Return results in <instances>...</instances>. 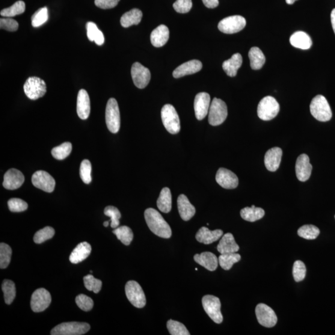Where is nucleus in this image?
<instances>
[{
    "label": "nucleus",
    "mask_w": 335,
    "mask_h": 335,
    "mask_svg": "<svg viewBox=\"0 0 335 335\" xmlns=\"http://www.w3.org/2000/svg\"><path fill=\"white\" fill-rule=\"evenodd\" d=\"M144 216L148 227L154 234L162 238H170L172 235L170 226L156 210L147 209L145 210Z\"/></svg>",
    "instance_id": "nucleus-1"
},
{
    "label": "nucleus",
    "mask_w": 335,
    "mask_h": 335,
    "mask_svg": "<svg viewBox=\"0 0 335 335\" xmlns=\"http://www.w3.org/2000/svg\"><path fill=\"white\" fill-rule=\"evenodd\" d=\"M311 114L320 122H327L332 117V111L327 99L324 96L317 95L310 105Z\"/></svg>",
    "instance_id": "nucleus-2"
},
{
    "label": "nucleus",
    "mask_w": 335,
    "mask_h": 335,
    "mask_svg": "<svg viewBox=\"0 0 335 335\" xmlns=\"http://www.w3.org/2000/svg\"><path fill=\"white\" fill-rule=\"evenodd\" d=\"M280 106L273 97L268 96L260 101L257 108L258 115L263 121H270L277 117Z\"/></svg>",
    "instance_id": "nucleus-3"
},
{
    "label": "nucleus",
    "mask_w": 335,
    "mask_h": 335,
    "mask_svg": "<svg viewBox=\"0 0 335 335\" xmlns=\"http://www.w3.org/2000/svg\"><path fill=\"white\" fill-rule=\"evenodd\" d=\"M90 325L84 322H65L53 328L52 335H82L90 330Z\"/></svg>",
    "instance_id": "nucleus-4"
},
{
    "label": "nucleus",
    "mask_w": 335,
    "mask_h": 335,
    "mask_svg": "<svg viewBox=\"0 0 335 335\" xmlns=\"http://www.w3.org/2000/svg\"><path fill=\"white\" fill-rule=\"evenodd\" d=\"M162 120L165 129L171 134H176L180 131V121L175 108L171 105L163 107L161 111Z\"/></svg>",
    "instance_id": "nucleus-5"
},
{
    "label": "nucleus",
    "mask_w": 335,
    "mask_h": 335,
    "mask_svg": "<svg viewBox=\"0 0 335 335\" xmlns=\"http://www.w3.org/2000/svg\"><path fill=\"white\" fill-rule=\"evenodd\" d=\"M106 123L107 127L112 133H117L120 129V111L117 101L110 98L107 103L106 109Z\"/></svg>",
    "instance_id": "nucleus-6"
},
{
    "label": "nucleus",
    "mask_w": 335,
    "mask_h": 335,
    "mask_svg": "<svg viewBox=\"0 0 335 335\" xmlns=\"http://www.w3.org/2000/svg\"><path fill=\"white\" fill-rule=\"evenodd\" d=\"M228 115L226 104L221 99L213 98L209 111V123L210 125H221L226 120Z\"/></svg>",
    "instance_id": "nucleus-7"
},
{
    "label": "nucleus",
    "mask_w": 335,
    "mask_h": 335,
    "mask_svg": "<svg viewBox=\"0 0 335 335\" xmlns=\"http://www.w3.org/2000/svg\"><path fill=\"white\" fill-rule=\"evenodd\" d=\"M24 91L28 98L36 100L45 95L47 86L43 80L36 76L29 77L24 85Z\"/></svg>",
    "instance_id": "nucleus-8"
},
{
    "label": "nucleus",
    "mask_w": 335,
    "mask_h": 335,
    "mask_svg": "<svg viewBox=\"0 0 335 335\" xmlns=\"http://www.w3.org/2000/svg\"><path fill=\"white\" fill-rule=\"evenodd\" d=\"M202 303L204 310L213 322L218 324L223 322L220 299L215 296L207 295L204 296Z\"/></svg>",
    "instance_id": "nucleus-9"
},
{
    "label": "nucleus",
    "mask_w": 335,
    "mask_h": 335,
    "mask_svg": "<svg viewBox=\"0 0 335 335\" xmlns=\"http://www.w3.org/2000/svg\"><path fill=\"white\" fill-rule=\"evenodd\" d=\"M127 299L133 306L141 309L146 305V298L142 287L134 281L127 282L125 287Z\"/></svg>",
    "instance_id": "nucleus-10"
},
{
    "label": "nucleus",
    "mask_w": 335,
    "mask_h": 335,
    "mask_svg": "<svg viewBox=\"0 0 335 335\" xmlns=\"http://www.w3.org/2000/svg\"><path fill=\"white\" fill-rule=\"evenodd\" d=\"M246 25L247 22L244 17L239 15L231 16L221 21L218 28L223 33L232 34L241 31Z\"/></svg>",
    "instance_id": "nucleus-11"
},
{
    "label": "nucleus",
    "mask_w": 335,
    "mask_h": 335,
    "mask_svg": "<svg viewBox=\"0 0 335 335\" xmlns=\"http://www.w3.org/2000/svg\"><path fill=\"white\" fill-rule=\"evenodd\" d=\"M51 301V295L48 290L44 288L38 289L32 295L31 309L34 312H43L48 308Z\"/></svg>",
    "instance_id": "nucleus-12"
},
{
    "label": "nucleus",
    "mask_w": 335,
    "mask_h": 335,
    "mask_svg": "<svg viewBox=\"0 0 335 335\" xmlns=\"http://www.w3.org/2000/svg\"><path fill=\"white\" fill-rule=\"evenodd\" d=\"M255 312L258 321L263 327L271 328L277 324L278 317L274 311L268 305L264 304L258 305Z\"/></svg>",
    "instance_id": "nucleus-13"
},
{
    "label": "nucleus",
    "mask_w": 335,
    "mask_h": 335,
    "mask_svg": "<svg viewBox=\"0 0 335 335\" xmlns=\"http://www.w3.org/2000/svg\"><path fill=\"white\" fill-rule=\"evenodd\" d=\"M131 75L133 84L139 89L146 87L150 81V70L139 62H135L132 65Z\"/></svg>",
    "instance_id": "nucleus-14"
},
{
    "label": "nucleus",
    "mask_w": 335,
    "mask_h": 335,
    "mask_svg": "<svg viewBox=\"0 0 335 335\" xmlns=\"http://www.w3.org/2000/svg\"><path fill=\"white\" fill-rule=\"evenodd\" d=\"M32 183L37 188L47 192H52L55 189V180L45 171L35 172L32 176Z\"/></svg>",
    "instance_id": "nucleus-15"
},
{
    "label": "nucleus",
    "mask_w": 335,
    "mask_h": 335,
    "mask_svg": "<svg viewBox=\"0 0 335 335\" xmlns=\"http://www.w3.org/2000/svg\"><path fill=\"white\" fill-rule=\"evenodd\" d=\"M215 180L219 185L225 189H235L239 185V179L236 174L224 168L219 169Z\"/></svg>",
    "instance_id": "nucleus-16"
},
{
    "label": "nucleus",
    "mask_w": 335,
    "mask_h": 335,
    "mask_svg": "<svg viewBox=\"0 0 335 335\" xmlns=\"http://www.w3.org/2000/svg\"><path fill=\"white\" fill-rule=\"evenodd\" d=\"M210 97L208 93H200L195 97L194 108L195 117L199 121L204 120L209 113Z\"/></svg>",
    "instance_id": "nucleus-17"
},
{
    "label": "nucleus",
    "mask_w": 335,
    "mask_h": 335,
    "mask_svg": "<svg viewBox=\"0 0 335 335\" xmlns=\"http://www.w3.org/2000/svg\"><path fill=\"white\" fill-rule=\"evenodd\" d=\"M312 171V165L310 164L309 156L302 154L296 161L295 173L298 179L305 182L310 179Z\"/></svg>",
    "instance_id": "nucleus-18"
},
{
    "label": "nucleus",
    "mask_w": 335,
    "mask_h": 335,
    "mask_svg": "<svg viewBox=\"0 0 335 335\" xmlns=\"http://www.w3.org/2000/svg\"><path fill=\"white\" fill-rule=\"evenodd\" d=\"M24 182H25V176L22 172L16 169L12 168L5 173L3 185L8 190H14L19 188L23 185Z\"/></svg>",
    "instance_id": "nucleus-19"
},
{
    "label": "nucleus",
    "mask_w": 335,
    "mask_h": 335,
    "mask_svg": "<svg viewBox=\"0 0 335 335\" xmlns=\"http://www.w3.org/2000/svg\"><path fill=\"white\" fill-rule=\"evenodd\" d=\"M283 156V150L280 147H273L267 151L265 156V167L269 171L274 172L278 170Z\"/></svg>",
    "instance_id": "nucleus-20"
},
{
    "label": "nucleus",
    "mask_w": 335,
    "mask_h": 335,
    "mask_svg": "<svg viewBox=\"0 0 335 335\" xmlns=\"http://www.w3.org/2000/svg\"><path fill=\"white\" fill-rule=\"evenodd\" d=\"M203 64L200 61L192 60L185 62L180 65L174 70L173 75L174 78H179L186 75H192L202 69Z\"/></svg>",
    "instance_id": "nucleus-21"
},
{
    "label": "nucleus",
    "mask_w": 335,
    "mask_h": 335,
    "mask_svg": "<svg viewBox=\"0 0 335 335\" xmlns=\"http://www.w3.org/2000/svg\"><path fill=\"white\" fill-rule=\"evenodd\" d=\"M90 100L87 91L80 90L77 97L76 111L80 119L87 120L90 114Z\"/></svg>",
    "instance_id": "nucleus-22"
},
{
    "label": "nucleus",
    "mask_w": 335,
    "mask_h": 335,
    "mask_svg": "<svg viewBox=\"0 0 335 335\" xmlns=\"http://www.w3.org/2000/svg\"><path fill=\"white\" fill-rule=\"evenodd\" d=\"M223 231L220 229L210 230L208 228L201 227L195 235V239L199 242L202 244L209 245L218 241L223 236Z\"/></svg>",
    "instance_id": "nucleus-23"
},
{
    "label": "nucleus",
    "mask_w": 335,
    "mask_h": 335,
    "mask_svg": "<svg viewBox=\"0 0 335 335\" xmlns=\"http://www.w3.org/2000/svg\"><path fill=\"white\" fill-rule=\"evenodd\" d=\"M194 260L199 265L204 267L207 270L213 271L218 268L219 259L214 254L210 252H203L201 254H195Z\"/></svg>",
    "instance_id": "nucleus-24"
},
{
    "label": "nucleus",
    "mask_w": 335,
    "mask_h": 335,
    "mask_svg": "<svg viewBox=\"0 0 335 335\" xmlns=\"http://www.w3.org/2000/svg\"><path fill=\"white\" fill-rule=\"evenodd\" d=\"M177 203L181 218L185 221L190 220L195 214V209L189 202L188 198L185 195L181 194L178 198Z\"/></svg>",
    "instance_id": "nucleus-25"
},
{
    "label": "nucleus",
    "mask_w": 335,
    "mask_h": 335,
    "mask_svg": "<svg viewBox=\"0 0 335 335\" xmlns=\"http://www.w3.org/2000/svg\"><path fill=\"white\" fill-rule=\"evenodd\" d=\"M170 37V31L167 26L162 25L154 29L150 35L151 43L155 47L165 45Z\"/></svg>",
    "instance_id": "nucleus-26"
},
{
    "label": "nucleus",
    "mask_w": 335,
    "mask_h": 335,
    "mask_svg": "<svg viewBox=\"0 0 335 335\" xmlns=\"http://www.w3.org/2000/svg\"><path fill=\"white\" fill-rule=\"evenodd\" d=\"M239 246L237 244L232 233H227L222 236L218 245V250L221 254L237 253L239 250Z\"/></svg>",
    "instance_id": "nucleus-27"
},
{
    "label": "nucleus",
    "mask_w": 335,
    "mask_h": 335,
    "mask_svg": "<svg viewBox=\"0 0 335 335\" xmlns=\"http://www.w3.org/2000/svg\"><path fill=\"white\" fill-rule=\"evenodd\" d=\"M91 252V247L87 242L80 243L71 253L69 260L73 264H78L87 259Z\"/></svg>",
    "instance_id": "nucleus-28"
},
{
    "label": "nucleus",
    "mask_w": 335,
    "mask_h": 335,
    "mask_svg": "<svg viewBox=\"0 0 335 335\" xmlns=\"http://www.w3.org/2000/svg\"><path fill=\"white\" fill-rule=\"evenodd\" d=\"M290 43L296 48L309 49L312 46V41L309 34L303 31L295 32L290 37Z\"/></svg>",
    "instance_id": "nucleus-29"
},
{
    "label": "nucleus",
    "mask_w": 335,
    "mask_h": 335,
    "mask_svg": "<svg viewBox=\"0 0 335 335\" xmlns=\"http://www.w3.org/2000/svg\"><path fill=\"white\" fill-rule=\"evenodd\" d=\"M243 59L241 54L237 53L232 56L229 60L225 61L222 64L225 72L230 77L235 76L238 70L241 67Z\"/></svg>",
    "instance_id": "nucleus-30"
},
{
    "label": "nucleus",
    "mask_w": 335,
    "mask_h": 335,
    "mask_svg": "<svg viewBox=\"0 0 335 335\" xmlns=\"http://www.w3.org/2000/svg\"><path fill=\"white\" fill-rule=\"evenodd\" d=\"M143 14L139 9L134 8L126 12L121 18V25L124 28H129L132 25H137L141 23Z\"/></svg>",
    "instance_id": "nucleus-31"
},
{
    "label": "nucleus",
    "mask_w": 335,
    "mask_h": 335,
    "mask_svg": "<svg viewBox=\"0 0 335 335\" xmlns=\"http://www.w3.org/2000/svg\"><path fill=\"white\" fill-rule=\"evenodd\" d=\"M248 57L250 61L251 68L253 70L262 69L266 62L265 56L259 47H252L249 51Z\"/></svg>",
    "instance_id": "nucleus-32"
},
{
    "label": "nucleus",
    "mask_w": 335,
    "mask_h": 335,
    "mask_svg": "<svg viewBox=\"0 0 335 335\" xmlns=\"http://www.w3.org/2000/svg\"><path fill=\"white\" fill-rule=\"evenodd\" d=\"M265 210L260 207L252 206L247 207L241 210L240 215L243 219L248 222H253L260 220L265 215Z\"/></svg>",
    "instance_id": "nucleus-33"
},
{
    "label": "nucleus",
    "mask_w": 335,
    "mask_h": 335,
    "mask_svg": "<svg viewBox=\"0 0 335 335\" xmlns=\"http://www.w3.org/2000/svg\"><path fill=\"white\" fill-rule=\"evenodd\" d=\"M157 207L162 212L168 213L171 211L172 207V198L170 189L164 188L160 192L156 202Z\"/></svg>",
    "instance_id": "nucleus-34"
},
{
    "label": "nucleus",
    "mask_w": 335,
    "mask_h": 335,
    "mask_svg": "<svg viewBox=\"0 0 335 335\" xmlns=\"http://www.w3.org/2000/svg\"><path fill=\"white\" fill-rule=\"evenodd\" d=\"M219 264L224 270H229L234 265L241 260V256L237 253L221 254L219 257Z\"/></svg>",
    "instance_id": "nucleus-35"
},
{
    "label": "nucleus",
    "mask_w": 335,
    "mask_h": 335,
    "mask_svg": "<svg viewBox=\"0 0 335 335\" xmlns=\"http://www.w3.org/2000/svg\"><path fill=\"white\" fill-rule=\"evenodd\" d=\"M2 290L4 293L5 303L8 305L13 303L16 294V286L14 282L11 280H4L2 284Z\"/></svg>",
    "instance_id": "nucleus-36"
},
{
    "label": "nucleus",
    "mask_w": 335,
    "mask_h": 335,
    "mask_svg": "<svg viewBox=\"0 0 335 335\" xmlns=\"http://www.w3.org/2000/svg\"><path fill=\"white\" fill-rule=\"evenodd\" d=\"M112 232L116 235L117 239L120 240L124 245H129L132 241L133 234L132 230L129 227H118Z\"/></svg>",
    "instance_id": "nucleus-37"
},
{
    "label": "nucleus",
    "mask_w": 335,
    "mask_h": 335,
    "mask_svg": "<svg viewBox=\"0 0 335 335\" xmlns=\"http://www.w3.org/2000/svg\"><path fill=\"white\" fill-rule=\"evenodd\" d=\"M320 232L319 228L313 225H305L298 231L299 236L307 240L317 239Z\"/></svg>",
    "instance_id": "nucleus-38"
},
{
    "label": "nucleus",
    "mask_w": 335,
    "mask_h": 335,
    "mask_svg": "<svg viewBox=\"0 0 335 335\" xmlns=\"http://www.w3.org/2000/svg\"><path fill=\"white\" fill-rule=\"evenodd\" d=\"M72 150V144L70 142H65L59 146L53 148L52 150V155L55 159L62 160L66 159L70 155Z\"/></svg>",
    "instance_id": "nucleus-39"
},
{
    "label": "nucleus",
    "mask_w": 335,
    "mask_h": 335,
    "mask_svg": "<svg viewBox=\"0 0 335 335\" xmlns=\"http://www.w3.org/2000/svg\"><path fill=\"white\" fill-rule=\"evenodd\" d=\"M26 5L23 1L16 2L11 7L4 9L1 11V16L4 17H13L22 14L25 11Z\"/></svg>",
    "instance_id": "nucleus-40"
},
{
    "label": "nucleus",
    "mask_w": 335,
    "mask_h": 335,
    "mask_svg": "<svg viewBox=\"0 0 335 335\" xmlns=\"http://www.w3.org/2000/svg\"><path fill=\"white\" fill-rule=\"evenodd\" d=\"M12 255V250L10 246L1 243L0 244V268H7L10 265Z\"/></svg>",
    "instance_id": "nucleus-41"
},
{
    "label": "nucleus",
    "mask_w": 335,
    "mask_h": 335,
    "mask_svg": "<svg viewBox=\"0 0 335 335\" xmlns=\"http://www.w3.org/2000/svg\"><path fill=\"white\" fill-rule=\"evenodd\" d=\"M49 19L48 10L46 7L40 9L32 15V26L38 28L45 24Z\"/></svg>",
    "instance_id": "nucleus-42"
},
{
    "label": "nucleus",
    "mask_w": 335,
    "mask_h": 335,
    "mask_svg": "<svg viewBox=\"0 0 335 335\" xmlns=\"http://www.w3.org/2000/svg\"><path fill=\"white\" fill-rule=\"evenodd\" d=\"M167 328L171 335H189L188 330L182 323L173 320L167 322Z\"/></svg>",
    "instance_id": "nucleus-43"
},
{
    "label": "nucleus",
    "mask_w": 335,
    "mask_h": 335,
    "mask_svg": "<svg viewBox=\"0 0 335 335\" xmlns=\"http://www.w3.org/2000/svg\"><path fill=\"white\" fill-rule=\"evenodd\" d=\"M55 234V230L51 227H46L44 229L37 231L34 237V242L35 244H40L52 239Z\"/></svg>",
    "instance_id": "nucleus-44"
},
{
    "label": "nucleus",
    "mask_w": 335,
    "mask_h": 335,
    "mask_svg": "<svg viewBox=\"0 0 335 335\" xmlns=\"http://www.w3.org/2000/svg\"><path fill=\"white\" fill-rule=\"evenodd\" d=\"M86 288L90 291L98 293L102 287V281L94 278L93 275L88 274L84 278Z\"/></svg>",
    "instance_id": "nucleus-45"
},
{
    "label": "nucleus",
    "mask_w": 335,
    "mask_h": 335,
    "mask_svg": "<svg viewBox=\"0 0 335 335\" xmlns=\"http://www.w3.org/2000/svg\"><path fill=\"white\" fill-rule=\"evenodd\" d=\"M106 216L111 218V227L115 229L120 225V219L121 218V212L116 207L114 206L106 207L104 210Z\"/></svg>",
    "instance_id": "nucleus-46"
},
{
    "label": "nucleus",
    "mask_w": 335,
    "mask_h": 335,
    "mask_svg": "<svg viewBox=\"0 0 335 335\" xmlns=\"http://www.w3.org/2000/svg\"><path fill=\"white\" fill-rule=\"evenodd\" d=\"M91 164L88 160H84L81 163L80 168V177L83 182L85 184H90L91 182Z\"/></svg>",
    "instance_id": "nucleus-47"
},
{
    "label": "nucleus",
    "mask_w": 335,
    "mask_h": 335,
    "mask_svg": "<svg viewBox=\"0 0 335 335\" xmlns=\"http://www.w3.org/2000/svg\"><path fill=\"white\" fill-rule=\"evenodd\" d=\"M306 267L301 261H296L293 264V275L296 282L303 281L306 275Z\"/></svg>",
    "instance_id": "nucleus-48"
},
{
    "label": "nucleus",
    "mask_w": 335,
    "mask_h": 335,
    "mask_svg": "<svg viewBox=\"0 0 335 335\" xmlns=\"http://www.w3.org/2000/svg\"><path fill=\"white\" fill-rule=\"evenodd\" d=\"M8 205L10 211L13 212L25 211L28 207V204L19 198L11 199L8 201Z\"/></svg>",
    "instance_id": "nucleus-49"
},
{
    "label": "nucleus",
    "mask_w": 335,
    "mask_h": 335,
    "mask_svg": "<svg viewBox=\"0 0 335 335\" xmlns=\"http://www.w3.org/2000/svg\"><path fill=\"white\" fill-rule=\"evenodd\" d=\"M76 304L80 309L88 312L93 307V301L88 296L85 294H80L76 298Z\"/></svg>",
    "instance_id": "nucleus-50"
},
{
    "label": "nucleus",
    "mask_w": 335,
    "mask_h": 335,
    "mask_svg": "<svg viewBox=\"0 0 335 335\" xmlns=\"http://www.w3.org/2000/svg\"><path fill=\"white\" fill-rule=\"evenodd\" d=\"M192 7V0H177L173 4L174 10L179 13H188Z\"/></svg>",
    "instance_id": "nucleus-51"
},
{
    "label": "nucleus",
    "mask_w": 335,
    "mask_h": 335,
    "mask_svg": "<svg viewBox=\"0 0 335 335\" xmlns=\"http://www.w3.org/2000/svg\"><path fill=\"white\" fill-rule=\"evenodd\" d=\"M19 24L16 21L11 18H1L0 28L8 31L14 32L18 29Z\"/></svg>",
    "instance_id": "nucleus-52"
},
{
    "label": "nucleus",
    "mask_w": 335,
    "mask_h": 335,
    "mask_svg": "<svg viewBox=\"0 0 335 335\" xmlns=\"http://www.w3.org/2000/svg\"><path fill=\"white\" fill-rule=\"evenodd\" d=\"M120 0H95L94 4L97 7L108 10L116 7Z\"/></svg>",
    "instance_id": "nucleus-53"
},
{
    "label": "nucleus",
    "mask_w": 335,
    "mask_h": 335,
    "mask_svg": "<svg viewBox=\"0 0 335 335\" xmlns=\"http://www.w3.org/2000/svg\"><path fill=\"white\" fill-rule=\"evenodd\" d=\"M87 36L90 41H94L100 31L95 23L88 22L87 24Z\"/></svg>",
    "instance_id": "nucleus-54"
},
{
    "label": "nucleus",
    "mask_w": 335,
    "mask_h": 335,
    "mask_svg": "<svg viewBox=\"0 0 335 335\" xmlns=\"http://www.w3.org/2000/svg\"><path fill=\"white\" fill-rule=\"evenodd\" d=\"M204 5L208 8H215L219 4V0H203Z\"/></svg>",
    "instance_id": "nucleus-55"
},
{
    "label": "nucleus",
    "mask_w": 335,
    "mask_h": 335,
    "mask_svg": "<svg viewBox=\"0 0 335 335\" xmlns=\"http://www.w3.org/2000/svg\"><path fill=\"white\" fill-rule=\"evenodd\" d=\"M94 41L95 42L97 46L103 45L104 43H105V37H104L102 31H100L99 32V33L97 34V36Z\"/></svg>",
    "instance_id": "nucleus-56"
},
{
    "label": "nucleus",
    "mask_w": 335,
    "mask_h": 335,
    "mask_svg": "<svg viewBox=\"0 0 335 335\" xmlns=\"http://www.w3.org/2000/svg\"><path fill=\"white\" fill-rule=\"evenodd\" d=\"M331 25L333 27V29L335 34V8L332 10L331 13Z\"/></svg>",
    "instance_id": "nucleus-57"
},
{
    "label": "nucleus",
    "mask_w": 335,
    "mask_h": 335,
    "mask_svg": "<svg viewBox=\"0 0 335 335\" xmlns=\"http://www.w3.org/2000/svg\"><path fill=\"white\" fill-rule=\"evenodd\" d=\"M296 1H298V0H286L287 4L288 5H292L294 4Z\"/></svg>",
    "instance_id": "nucleus-58"
},
{
    "label": "nucleus",
    "mask_w": 335,
    "mask_h": 335,
    "mask_svg": "<svg viewBox=\"0 0 335 335\" xmlns=\"http://www.w3.org/2000/svg\"><path fill=\"white\" fill-rule=\"evenodd\" d=\"M103 225H104V226H105L106 227H108V225H109V221H106V222H104Z\"/></svg>",
    "instance_id": "nucleus-59"
},
{
    "label": "nucleus",
    "mask_w": 335,
    "mask_h": 335,
    "mask_svg": "<svg viewBox=\"0 0 335 335\" xmlns=\"http://www.w3.org/2000/svg\"><path fill=\"white\" fill-rule=\"evenodd\" d=\"M334 218H335V215H334Z\"/></svg>",
    "instance_id": "nucleus-60"
}]
</instances>
